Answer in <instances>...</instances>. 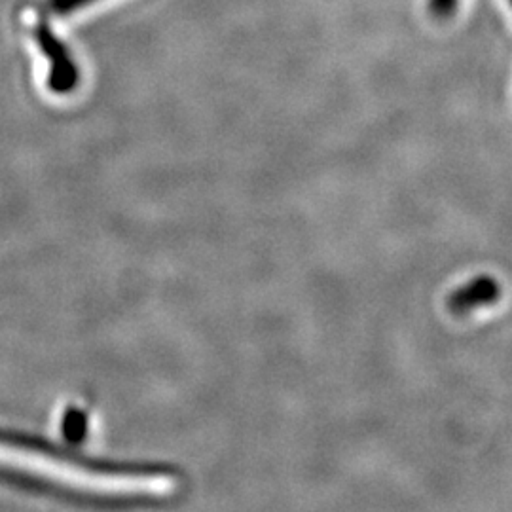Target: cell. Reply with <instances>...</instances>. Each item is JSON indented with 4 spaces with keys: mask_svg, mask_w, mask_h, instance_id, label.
Returning a JSON list of instances; mask_svg holds the SVG:
<instances>
[{
    "mask_svg": "<svg viewBox=\"0 0 512 512\" xmlns=\"http://www.w3.org/2000/svg\"><path fill=\"white\" fill-rule=\"evenodd\" d=\"M459 0H427V12L431 18L450 19L458 10Z\"/></svg>",
    "mask_w": 512,
    "mask_h": 512,
    "instance_id": "obj_2",
    "label": "cell"
},
{
    "mask_svg": "<svg viewBox=\"0 0 512 512\" xmlns=\"http://www.w3.org/2000/svg\"><path fill=\"white\" fill-rule=\"evenodd\" d=\"M88 2L90 0H52V6L57 12H69V10H74V8H78L82 4H88Z\"/></svg>",
    "mask_w": 512,
    "mask_h": 512,
    "instance_id": "obj_3",
    "label": "cell"
},
{
    "mask_svg": "<svg viewBox=\"0 0 512 512\" xmlns=\"http://www.w3.org/2000/svg\"><path fill=\"white\" fill-rule=\"evenodd\" d=\"M509 2H511V6H512V0H509Z\"/></svg>",
    "mask_w": 512,
    "mask_h": 512,
    "instance_id": "obj_4",
    "label": "cell"
},
{
    "mask_svg": "<svg viewBox=\"0 0 512 512\" xmlns=\"http://www.w3.org/2000/svg\"><path fill=\"white\" fill-rule=\"evenodd\" d=\"M499 298V285L492 277H476L450 296V308L456 313L484 308Z\"/></svg>",
    "mask_w": 512,
    "mask_h": 512,
    "instance_id": "obj_1",
    "label": "cell"
}]
</instances>
